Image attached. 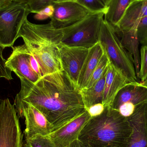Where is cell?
Listing matches in <instances>:
<instances>
[{"label":"cell","mask_w":147,"mask_h":147,"mask_svg":"<svg viewBox=\"0 0 147 147\" xmlns=\"http://www.w3.org/2000/svg\"><path fill=\"white\" fill-rule=\"evenodd\" d=\"M20 82L15 109L22 102L32 105L45 117L53 131L86 111L80 90L63 70L45 75L35 83Z\"/></svg>","instance_id":"6da1fadb"},{"label":"cell","mask_w":147,"mask_h":147,"mask_svg":"<svg viewBox=\"0 0 147 147\" xmlns=\"http://www.w3.org/2000/svg\"><path fill=\"white\" fill-rule=\"evenodd\" d=\"M63 36V28L49 23L36 24L27 18L24 20L18 37L22 38L29 51L40 66L43 76L63 71L59 45Z\"/></svg>","instance_id":"7a4b0ae2"},{"label":"cell","mask_w":147,"mask_h":147,"mask_svg":"<svg viewBox=\"0 0 147 147\" xmlns=\"http://www.w3.org/2000/svg\"><path fill=\"white\" fill-rule=\"evenodd\" d=\"M132 133L127 119L111 106L91 117L79 136L90 147H126Z\"/></svg>","instance_id":"3957f363"},{"label":"cell","mask_w":147,"mask_h":147,"mask_svg":"<svg viewBox=\"0 0 147 147\" xmlns=\"http://www.w3.org/2000/svg\"><path fill=\"white\" fill-rule=\"evenodd\" d=\"M98 41L110 63L125 76L129 82H138L131 56L122 45L113 27L104 18L101 26Z\"/></svg>","instance_id":"277c9868"},{"label":"cell","mask_w":147,"mask_h":147,"mask_svg":"<svg viewBox=\"0 0 147 147\" xmlns=\"http://www.w3.org/2000/svg\"><path fill=\"white\" fill-rule=\"evenodd\" d=\"M105 13H91L80 21L63 28L62 43L69 46L90 49L99 40Z\"/></svg>","instance_id":"5b68a950"},{"label":"cell","mask_w":147,"mask_h":147,"mask_svg":"<svg viewBox=\"0 0 147 147\" xmlns=\"http://www.w3.org/2000/svg\"><path fill=\"white\" fill-rule=\"evenodd\" d=\"M31 13L26 3L13 1L0 9V46L13 47L24 20Z\"/></svg>","instance_id":"8992f818"},{"label":"cell","mask_w":147,"mask_h":147,"mask_svg":"<svg viewBox=\"0 0 147 147\" xmlns=\"http://www.w3.org/2000/svg\"><path fill=\"white\" fill-rule=\"evenodd\" d=\"M14 105L9 98L0 104V147H22L24 135Z\"/></svg>","instance_id":"52a82bcc"},{"label":"cell","mask_w":147,"mask_h":147,"mask_svg":"<svg viewBox=\"0 0 147 147\" xmlns=\"http://www.w3.org/2000/svg\"><path fill=\"white\" fill-rule=\"evenodd\" d=\"M16 110L19 118H25V138L37 135L48 136L53 132L52 125L45 117L32 105L22 102Z\"/></svg>","instance_id":"ba28073f"},{"label":"cell","mask_w":147,"mask_h":147,"mask_svg":"<svg viewBox=\"0 0 147 147\" xmlns=\"http://www.w3.org/2000/svg\"><path fill=\"white\" fill-rule=\"evenodd\" d=\"M12 53L6 60V66L13 71L20 80L35 83L40 78L32 68L30 62L31 53L25 44L12 47Z\"/></svg>","instance_id":"9c48e42d"},{"label":"cell","mask_w":147,"mask_h":147,"mask_svg":"<svg viewBox=\"0 0 147 147\" xmlns=\"http://www.w3.org/2000/svg\"><path fill=\"white\" fill-rule=\"evenodd\" d=\"M50 23L54 27L63 28L77 23L91 13L88 9L75 2H56Z\"/></svg>","instance_id":"30bf717a"},{"label":"cell","mask_w":147,"mask_h":147,"mask_svg":"<svg viewBox=\"0 0 147 147\" xmlns=\"http://www.w3.org/2000/svg\"><path fill=\"white\" fill-rule=\"evenodd\" d=\"M59 49L63 70L67 74L74 84L78 86L80 74L88 55L89 49L69 46L62 42L59 45Z\"/></svg>","instance_id":"8fae6325"},{"label":"cell","mask_w":147,"mask_h":147,"mask_svg":"<svg viewBox=\"0 0 147 147\" xmlns=\"http://www.w3.org/2000/svg\"><path fill=\"white\" fill-rule=\"evenodd\" d=\"M91 118L87 111L48 135L56 147H66L78 139L85 125Z\"/></svg>","instance_id":"7c38bea8"},{"label":"cell","mask_w":147,"mask_h":147,"mask_svg":"<svg viewBox=\"0 0 147 147\" xmlns=\"http://www.w3.org/2000/svg\"><path fill=\"white\" fill-rule=\"evenodd\" d=\"M127 119L132 133L126 147H147V102L136 106Z\"/></svg>","instance_id":"4fadbf2b"},{"label":"cell","mask_w":147,"mask_h":147,"mask_svg":"<svg viewBox=\"0 0 147 147\" xmlns=\"http://www.w3.org/2000/svg\"><path fill=\"white\" fill-rule=\"evenodd\" d=\"M147 102V87L138 82H129L117 93L111 107L117 110L124 104L138 106Z\"/></svg>","instance_id":"5bb4252c"},{"label":"cell","mask_w":147,"mask_h":147,"mask_svg":"<svg viewBox=\"0 0 147 147\" xmlns=\"http://www.w3.org/2000/svg\"><path fill=\"white\" fill-rule=\"evenodd\" d=\"M147 16V1L134 0L128 7L124 15L114 28L117 34L138 26L140 22Z\"/></svg>","instance_id":"9a60e30c"},{"label":"cell","mask_w":147,"mask_h":147,"mask_svg":"<svg viewBox=\"0 0 147 147\" xmlns=\"http://www.w3.org/2000/svg\"><path fill=\"white\" fill-rule=\"evenodd\" d=\"M129 81L115 66L109 63L105 79L102 104L105 107L111 106L119 91Z\"/></svg>","instance_id":"2e32d148"},{"label":"cell","mask_w":147,"mask_h":147,"mask_svg":"<svg viewBox=\"0 0 147 147\" xmlns=\"http://www.w3.org/2000/svg\"><path fill=\"white\" fill-rule=\"evenodd\" d=\"M104 53V50L99 41L89 49L78 80V87L80 91L86 88L92 74Z\"/></svg>","instance_id":"e0dca14e"},{"label":"cell","mask_w":147,"mask_h":147,"mask_svg":"<svg viewBox=\"0 0 147 147\" xmlns=\"http://www.w3.org/2000/svg\"><path fill=\"white\" fill-rule=\"evenodd\" d=\"M138 26H135L127 31L121 33V38L120 40L129 54L131 56L135 68L137 77H138L140 64V56L139 51L140 42L137 34Z\"/></svg>","instance_id":"ac0fdd59"},{"label":"cell","mask_w":147,"mask_h":147,"mask_svg":"<svg viewBox=\"0 0 147 147\" xmlns=\"http://www.w3.org/2000/svg\"><path fill=\"white\" fill-rule=\"evenodd\" d=\"M107 70L108 68L100 78L90 88L83 89L80 90L83 102L86 110L93 105L98 103H102Z\"/></svg>","instance_id":"d6986e66"},{"label":"cell","mask_w":147,"mask_h":147,"mask_svg":"<svg viewBox=\"0 0 147 147\" xmlns=\"http://www.w3.org/2000/svg\"><path fill=\"white\" fill-rule=\"evenodd\" d=\"M134 0H110L108 3L104 19L113 28L117 26Z\"/></svg>","instance_id":"ffe728a7"},{"label":"cell","mask_w":147,"mask_h":147,"mask_svg":"<svg viewBox=\"0 0 147 147\" xmlns=\"http://www.w3.org/2000/svg\"><path fill=\"white\" fill-rule=\"evenodd\" d=\"M110 61L107 54L104 51V53L98 62L96 67L91 76L89 83L85 89H88L92 86L102 77L109 64Z\"/></svg>","instance_id":"44dd1931"},{"label":"cell","mask_w":147,"mask_h":147,"mask_svg":"<svg viewBox=\"0 0 147 147\" xmlns=\"http://www.w3.org/2000/svg\"><path fill=\"white\" fill-rule=\"evenodd\" d=\"M22 147H56L48 136L37 135L25 138Z\"/></svg>","instance_id":"7402d4cb"},{"label":"cell","mask_w":147,"mask_h":147,"mask_svg":"<svg viewBox=\"0 0 147 147\" xmlns=\"http://www.w3.org/2000/svg\"><path fill=\"white\" fill-rule=\"evenodd\" d=\"M78 3L92 13L102 12L105 14L107 9L106 0H78Z\"/></svg>","instance_id":"603a6c76"},{"label":"cell","mask_w":147,"mask_h":147,"mask_svg":"<svg viewBox=\"0 0 147 147\" xmlns=\"http://www.w3.org/2000/svg\"><path fill=\"white\" fill-rule=\"evenodd\" d=\"M58 0H27V4L31 13H37L42 9L53 4Z\"/></svg>","instance_id":"cb8c5ba5"},{"label":"cell","mask_w":147,"mask_h":147,"mask_svg":"<svg viewBox=\"0 0 147 147\" xmlns=\"http://www.w3.org/2000/svg\"><path fill=\"white\" fill-rule=\"evenodd\" d=\"M140 64L138 77L142 82L147 78V45H142L140 52Z\"/></svg>","instance_id":"d4e9b609"},{"label":"cell","mask_w":147,"mask_h":147,"mask_svg":"<svg viewBox=\"0 0 147 147\" xmlns=\"http://www.w3.org/2000/svg\"><path fill=\"white\" fill-rule=\"evenodd\" d=\"M137 34L140 43L147 45V16L143 18L138 24Z\"/></svg>","instance_id":"484cf974"},{"label":"cell","mask_w":147,"mask_h":147,"mask_svg":"<svg viewBox=\"0 0 147 147\" xmlns=\"http://www.w3.org/2000/svg\"><path fill=\"white\" fill-rule=\"evenodd\" d=\"M3 48L0 46V79L2 78L8 80L13 79L12 72L6 66V60L3 57Z\"/></svg>","instance_id":"4316f807"},{"label":"cell","mask_w":147,"mask_h":147,"mask_svg":"<svg viewBox=\"0 0 147 147\" xmlns=\"http://www.w3.org/2000/svg\"><path fill=\"white\" fill-rule=\"evenodd\" d=\"M54 8L53 4L49 5L44 8L38 13H36L35 17L38 20H45L52 16L54 13Z\"/></svg>","instance_id":"83f0119b"},{"label":"cell","mask_w":147,"mask_h":147,"mask_svg":"<svg viewBox=\"0 0 147 147\" xmlns=\"http://www.w3.org/2000/svg\"><path fill=\"white\" fill-rule=\"evenodd\" d=\"M105 109V106L102 103H98L93 105L87 109V111L91 117L98 116L103 112Z\"/></svg>","instance_id":"f1b7e54d"},{"label":"cell","mask_w":147,"mask_h":147,"mask_svg":"<svg viewBox=\"0 0 147 147\" xmlns=\"http://www.w3.org/2000/svg\"><path fill=\"white\" fill-rule=\"evenodd\" d=\"M66 147H90L78 139L74 140Z\"/></svg>","instance_id":"f546056e"},{"label":"cell","mask_w":147,"mask_h":147,"mask_svg":"<svg viewBox=\"0 0 147 147\" xmlns=\"http://www.w3.org/2000/svg\"><path fill=\"white\" fill-rule=\"evenodd\" d=\"M13 1V0H0V9L9 6Z\"/></svg>","instance_id":"4dcf8cb0"},{"label":"cell","mask_w":147,"mask_h":147,"mask_svg":"<svg viewBox=\"0 0 147 147\" xmlns=\"http://www.w3.org/2000/svg\"><path fill=\"white\" fill-rule=\"evenodd\" d=\"M78 2V0H58L56 2Z\"/></svg>","instance_id":"1f68e13d"},{"label":"cell","mask_w":147,"mask_h":147,"mask_svg":"<svg viewBox=\"0 0 147 147\" xmlns=\"http://www.w3.org/2000/svg\"><path fill=\"white\" fill-rule=\"evenodd\" d=\"M13 1L22 3H26L27 0H13Z\"/></svg>","instance_id":"d6a6232c"},{"label":"cell","mask_w":147,"mask_h":147,"mask_svg":"<svg viewBox=\"0 0 147 147\" xmlns=\"http://www.w3.org/2000/svg\"><path fill=\"white\" fill-rule=\"evenodd\" d=\"M142 84L143 85L145 86H147V78L145 80H144L143 82H142Z\"/></svg>","instance_id":"836d02e7"},{"label":"cell","mask_w":147,"mask_h":147,"mask_svg":"<svg viewBox=\"0 0 147 147\" xmlns=\"http://www.w3.org/2000/svg\"><path fill=\"white\" fill-rule=\"evenodd\" d=\"M106 1H107V3H109V1H110V0H106Z\"/></svg>","instance_id":"e575fe53"},{"label":"cell","mask_w":147,"mask_h":147,"mask_svg":"<svg viewBox=\"0 0 147 147\" xmlns=\"http://www.w3.org/2000/svg\"><path fill=\"white\" fill-rule=\"evenodd\" d=\"M1 100H0V104H1Z\"/></svg>","instance_id":"d590c367"},{"label":"cell","mask_w":147,"mask_h":147,"mask_svg":"<svg viewBox=\"0 0 147 147\" xmlns=\"http://www.w3.org/2000/svg\"><path fill=\"white\" fill-rule=\"evenodd\" d=\"M145 1H147V0H145Z\"/></svg>","instance_id":"8d00e7d4"}]
</instances>
